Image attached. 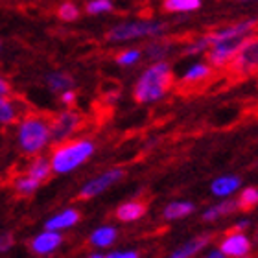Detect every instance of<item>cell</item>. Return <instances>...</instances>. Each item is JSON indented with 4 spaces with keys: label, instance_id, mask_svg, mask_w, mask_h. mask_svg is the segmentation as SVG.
<instances>
[{
    "label": "cell",
    "instance_id": "obj_1",
    "mask_svg": "<svg viewBox=\"0 0 258 258\" xmlns=\"http://www.w3.org/2000/svg\"><path fill=\"white\" fill-rule=\"evenodd\" d=\"M173 85V70L168 61H151L133 87V96L139 103H155L166 96Z\"/></svg>",
    "mask_w": 258,
    "mask_h": 258
},
{
    "label": "cell",
    "instance_id": "obj_2",
    "mask_svg": "<svg viewBox=\"0 0 258 258\" xmlns=\"http://www.w3.org/2000/svg\"><path fill=\"white\" fill-rule=\"evenodd\" d=\"M52 142L50 118L44 114L24 113L17 122V146L28 157L39 155Z\"/></svg>",
    "mask_w": 258,
    "mask_h": 258
},
{
    "label": "cell",
    "instance_id": "obj_3",
    "mask_svg": "<svg viewBox=\"0 0 258 258\" xmlns=\"http://www.w3.org/2000/svg\"><path fill=\"white\" fill-rule=\"evenodd\" d=\"M258 19L256 17H249L243 21H236L227 26L216 28L212 32H207L205 35L192 39L186 46H184V55H201L216 43H223V41H242L256 32Z\"/></svg>",
    "mask_w": 258,
    "mask_h": 258
},
{
    "label": "cell",
    "instance_id": "obj_4",
    "mask_svg": "<svg viewBox=\"0 0 258 258\" xmlns=\"http://www.w3.org/2000/svg\"><path fill=\"white\" fill-rule=\"evenodd\" d=\"M168 30V24L164 21L155 19H137V21H124L114 24L107 32V41L114 44L131 43L140 39H155L162 37Z\"/></svg>",
    "mask_w": 258,
    "mask_h": 258
},
{
    "label": "cell",
    "instance_id": "obj_5",
    "mask_svg": "<svg viewBox=\"0 0 258 258\" xmlns=\"http://www.w3.org/2000/svg\"><path fill=\"white\" fill-rule=\"evenodd\" d=\"M94 153V142L89 139L64 140L55 146L50 157V166L55 173H69L81 166Z\"/></svg>",
    "mask_w": 258,
    "mask_h": 258
},
{
    "label": "cell",
    "instance_id": "obj_6",
    "mask_svg": "<svg viewBox=\"0 0 258 258\" xmlns=\"http://www.w3.org/2000/svg\"><path fill=\"white\" fill-rule=\"evenodd\" d=\"M229 67L236 74H242V76L258 72V35L253 33V35L243 39L236 55L229 63Z\"/></svg>",
    "mask_w": 258,
    "mask_h": 258
},
{
    "label": "cell",
    "instance_id": "obj_7",
    "mask_svg": "<svg viewBox=\"0 0 258 258\" xmlns=\"http://www.w3.org/2000/svg\"><path fill=\"white\" fill-rule=\"evenodd\" d=\"M83 124V118H81L80 113H76L72 109H67V111H61L55 116L50 118V139L52 142L59 144L69 140L74 133H78Z\"/></svg>",
    "mask_w": 258,
    "mask_h": 258
},
{
    "label": "cell",
    "instance_id": "obj_8",
    "mask_svg": "<svg viewBox=\"0 0 258 258\" xmlns=\"http://www.w3.org/2000/svg\"><path fill=\"white\" fill-rule=\"evenodd\" d=\"M242 41H223V43L212 44V46L205 52V55H207V63H209L212 69H223V67H229L232 57L236 55Z\"/></svg>",
    "mask_w": 258,
    "mask_h": 258
},
{
    "label": "cell",
    "instance_id": "obj_9",
    "mask_svg": "<svg viewBox=\"0 0 258 258\" xmlns=\"http://www.w3.org/2000/svg\"><path fill=\"white\" fill-rule=\"evenodd\" d=\"M122 177H124V170H122V168H113V170L103 172L102 175L91 179V181L81 188L80 199H91V198H94V196H98V194L105 192L109 186H113L114 183H118Z\"/></svg>",
    "mask_w": 258,
    "mask_h": 258
},
{
    "label": "cell",
    "instance_id": "obj_10",
    "mask_svg": "<svg viewBox=\"0 0 258 258\" xmlns=\"http://www.w3.org/2000/svg\"><path fill=\"white\" fill-rule=\"evenodd\" d=\"M220 251L229 258H242L247 256L251 251V240L243 232L227 234L220 243Z\"/></svg>",
    "mask_w": 258,
    "mask_h": 258
},
{
    "label": "cell",
    "instance_id": "obj_11",
    "mask_svg": "<svg viewBox=\"0 0 258 258\" xmlns=\"http://www.w3.org/2000/svg\"><path fill=\"white\" fill-rule=\"evenodd\" d=\"M210 74H212V67L207 61H196V63L190 64L188 69H184L181 81L184 85H199V83L209 80Z\"/></svg>",
    "mask_w": 258,
    "mask_h": 258
},
{
    "label": "cell",
    "instance_id": "obj_12",
    "mask_svg": "<svg viewBox=\"0 0 258 258\" xmlns=\"http://www.w3.org/2000/svg\"><path fill=\"white\" fill-rule=\"evenodd\" d=\"M172 52H173V44L168 39H162V37L151 39L150 43L146 44V48L142 50V54L150 61H168Z\"/></svg>",
    "mask_w": 258,
    "mask_h": 258
},
{
    "label": "cell",
    "instance_id": "obj_13",
    "mask_svg": "<svg viewBox=\"0 0 258 258\" xmlns=\"http://www.w3.org/2000/svg\"><path fill=\"white\" fill-rule=\"evenodd\" d=\"M24 111L21 103L11 96H0V125H13L19 122Z\"/></svg>",
    "mask_w": 258,
    "mask_h": 258
},
{
    "label": "cell",
    "instance_id": "obj_14",
    "mask_svg": "<svg viewBox=\"0 0 258 258\" xmlns=\"http://www.w3.org/2000/svg\"><path fill=\"white\" fill-rule=\"evenodd\" d=\"M61 242H63V238H61L57 232L46 231V232H43V234H39V236L33 238L32 243H30V247L37 254H48L59 247Z\"/></svg>",
    "mask_w": 258,
    "mask_h": 258
},
{
    "label": "cell",
    "instance_id": "obj_15",
    "mask_svg": "<svg viewBox=\"0 0 258 258\" xmlns=\"http://www.w3.org/2000/svg\"><path fill=\"white\" fill-rule=\"evenodd\" d=\"M242 186V179L238 175H221V177L214 179L210 184V190L218 198H229Z\"/></svg>",
    "mask_w": 258,
    "mask_h": 258
},
{
    "label": "cell",
    "instance_id": "obj_16",
    "mask_svg": "<svg viewBox=\"0 0 258 258\" xmlns=\"http://www.w3.org/2000/svg\"><path fill=\"white\" fill-rule=\"evenodd\" d=\"M210 240H212V238H210L209 234H205V236H196V238H192L190 242L183 243L177 251H173L168 258H192V256H196L199 251H203V249L210 243Z\"/></svg>",
    "mask_w": 258,
    "mask_h": 258
},
{
    "label": "cell",
    "instance_id": "obj_17",
    "mask_svg": "<svg viewBox=\"0 0 258 258\" xmlns=\"http://www.w3.org/2000/svg\"><path fill=\"white\" fill-rule=\"evenodd\" d=\"M24 173H28L30 177H33L35 181H39V183H43V181H46V179L50 177V173H52L50 161L46 159V157L33 155V159L26 166V172Z\"/></svg>",
    "mask_w": 258,
    "mask_h": 258
},
{
    "label": "cell",
    "instance_id": "obj_18",
    "mask_svg": "<svg viewBox=\"0 0 258 258\" xmlns=\"http://www.w3.org/2000/svg\"><path fill=\"white\" fill-rule=\"evenodd\" d=\"M46 85L52 92L61 94L69 89H74V80H72V76L63 72V70H55V72H50L46 76Z\"/></svg>",
    "mask_w": 258,
    "mask_h": 258
},
{
    "label": "cell",
    "instance_id": "obj_19",
    "mask_svg": "<svg viewBox=\"0 0 258 258\" xmlns=\"http://www.w3.org/2000/svg\"><path fill=\"white\" fill-rule=\"evenodd\" d=\"M146 210L148 209L142 201H129L116 209V218L120 221H137L146 214Z\"/></svg>",
    "mask_w": 258,
    "mask_h": 258
},
{
    "label": "cell",
    "instance_id": "obj_20",
    "mask_svg": "<svg viewBox=\"0 0 258 258\" xmlns=\"http://www.w3.org/2000/svg\"><path fill=\"white\" fill-rule=\"evenodd\" d=\"M80 220V212H76V210L69 209V210H63L61 214L54 216L50 221H46V231H61V229H69L72 227L74 223H78Z\"/></svg>",
    "mask_w": 258,
    "mask_h": 258
},
{
    "label": "cell",
    "instance_id": "obj_21",
    "mask_svg": "<svg viewBox=\"0 0 258 258\" xmlns=\"http://www.w3.org/2000/svg\"><path fill=\"white\" fill-rule=\"evenodd\" d=\"M162 8L168 13H194L203 8V0H164Z\"/></svg>",
    "mask_w": 258,
    "mask_h": 258
},
{
    "label": "cell",
    "instance_id": "obj_22",
    "mask_svg": "<svg viewBox=\"0 0 258 258\" xmlns=\"http://www.w3.org/2000/svg\"><path fill=\"white\" fill-rule=\"evenodd\" d=\"M196 210V205L192 201H172L170 205H166V209L162 210V216L166 220H181L184 216L192 214Z\"/></svg>",
    "mask_w": 258,
    "mask_h": 258
},
{
    "label": "cell",
    "instance_id": "obj_23",
    "mask_svg": "<svg viewBox=\"0 0 258 258\" xmlns=\"http://www.w3.org/2000/svg\"><path fill=\"white\" fill-rule=\"evenodd\" d=\"M238 207H236V201H223V203H218L214 207H209V209L203 212V221H216V220H221V218H225V216L232 214V212H236Z\"/></svg>",
    "mask_w": 258,
    "mask_h": 258
},
{
    "label": "cell",
    "instance_id": "obj_24",
    "mask_svg": "<svg viewBox=\"0 0 258 258\" xmlns=\"http://www.w3.org/2000/svg\"><path fill=\"white\" fill-rule=\"evenodd\" d=\"M116 236H118V232H116L114 227H109V225L100 227V229H96V231L92 232L91 243L94 247H109V245L114 243Z\"/></svg>",
    "mask_w": 258,
    "mask_h": 258
},
{
    "label": "cell",
    "instance_id": "obj_25",
    "mask_svg": "<svg viewBox=\"0 0 258 258\" xmlns=\"http://www.w3.org/2000/svg\"><path fill=\"white\" fill-rule=\"evenodd\" d=\"M39 184L41 183L35 181L33 177H30L28 173H22V175L15 177V181H13V188H15V192L19 194V196L26 198V196H32V194L39 188Z\"/></svg>",
    "mask_w": 258,
    "mask_h": 258
},
{
    "label": "cell",
    "instance_id": "obj_26",
    "mask_svg": "<svg viewBox=\"0 0 258 258\" xmlns=\"http://www.w3.org/2000/svg\"><path fill=\"white\" fill-rule=\"evenodd\" d=\"M142 57H144V54H142L140 48H125L116 55V64L124 67V69H129V67L139 64Z\"/></svg>",
    "mask_w": 258,
    "mask_h": 258
},
{
    "label": "cell",
    "instance_id": "obj_27",
    "mask_svg": "<svg viewBox=\"0 0 258 258\" xmlns=\"http://www.w3.org/2000/svg\"><path fill=\"white\" fill-rule=\"evenodd\" d=\"M258 205V188L254 186H247V188H243L242 194H240V198L236 201V207L240 210H251L254 209Z\"/></svg>",
    "mask_w": 258,
    "mask_h": 258
},
{
    "label": "cell",
    "instance_id": "obj_28",
    "mask_svg": "<svg viewBox=\"0 0 258 258\" xmlns=\"http://www.w3.org/2000/svg\"><path fill=\"white\" fill-rule=\"evenodd\" d=\"M113 0H89L85 6V11L89 15H103V13L113 11Z\"/></svg>",
    "mask_w": 258,
    "mask_h": 258
},
{
    "label": "cell",
    "instance_id": "obj_29",
    "mask_svg": "<svg viewBox=\"0 0 258 258\" xmlns=\"http://www.w3.org/2000/svg\"><path fill=\"white\" fill-rule=\"evenodd\" d=\"M57 17H59L61 21L72 22V21H76V19L80 17V8H78L74 2L67 0V2L59 4V8H57Z\"/></svg>",
    "mask_w": 258,
    "mask_h": 258
},
{
    "label": "cell",
    "instance_id": "obj_30",
    "mask_svg": "<svg viewBox=\"0 0 258 258\" xmlns=\"http://www.w3.org/2000/svg\"><path fill=\"white\" fill-rule=\"evenodd\" d=\"M59 98H61V102L64 103V105H74V102H76V92H74V89H69V91H64V92H61L59 94Z\"/></svg>",
    "mask_w": 258,
    "mask_h": 258
},
{
    "label": "cell",
    "instance_id": "obj_31",
    "mask_svg": "<svg viewBox=\"0 0 258 258\" xmlns=\"http://www.w3.org/2000/svg\"><path fill=\"white\" fill-rule=\"evenodd\" d=\"M0 96H11V85L4 76L0 74Z\"/></svg>",
    "mask_w": 258,
    "mask_h": 258
},
{
    "label": "cell",
    "instance_id": "obj_32",
    "mask_svg": "<svg viewBox=\"0 0 258 258\" xmlns=\"http://www.w3.org/2000/svg\"><path fill=\"white\" fill-rule=\"evenodd\" d=\"M105 258H139V253H135V251H116V253L107 254Z\"/></svg>",
    "mask_w": 258,
    "mask_h": 258
},
{
    "label": "cell",
    "instance_id": "obj_33",
    "mask_svg": "<svg viewBox=\"0 0 258 258\" xmlns=\"http://www.w3.org/2000/svg\"><path fill=\"white\" fill-rule=\"evenodd\" d=\"M11 243H13V236L11 234H2L0 236V253L2 251H8L11 247Z\"/></svg>",
    "mask_w": 258,
    "mask_h": 258
},
{
    "label": "cell",
    "instance_id": "obj_34",
    "mask_svg": "<svg viewBox=\"0 0 258 258\" xmlns=\"http://www.w3.org/2000/svg\"><path fill=\"white\" fill-rule=\"evenodd\" d=\"M249 227V221L247 220H242V221H238L236 225H234V231L232 232H243L245 229Z\"/></svg>",
    "mask_w": 258,
    "mask_h": 258
},
{
    "label": "cell",
    "instance_id": "obj_35",
    "mask_svg": "<svg viewBox=\"0 0 258 258\" xmlns=\"http://www.w3.org/2000/svg\"><path fill=\"white\" fill-rule=\"evenodd\" d=\"M205 258H227V256L223 253H221L220 249H214V251H210V253L207 254Z\"/></svg>",
    "mask_w": 258,
    "mask_h": 258
},
{
    "label": "cell",
    "instance_id": "obj_36",
    "mask_svg": "<svg viewBox=\"0 0 258 258\" xmlns=\"http://www.w3.org/2000/svg\"><path fill=\"white\" fill-rule=\"evenodd\" d=\"M89 258H105V256H103V254H91V256H89Z\"/></svg>",
    "mask_w": 258,
    "mask_h": 258
},
{
    "label": "cell",
    "instance_id": "obj_37",
    "mask_svg": "<svg viewBox=\"0 0 258 258\" xmlns=\"http://www.w3.org/2000/svg\"><path fill=\"white\" fill-rule=\"evenodd\" d=\"M242 258H249V256H242Z\"/></svg>",
    "mask_w": 258,
    "mask_h": 258
}]
</instances>
